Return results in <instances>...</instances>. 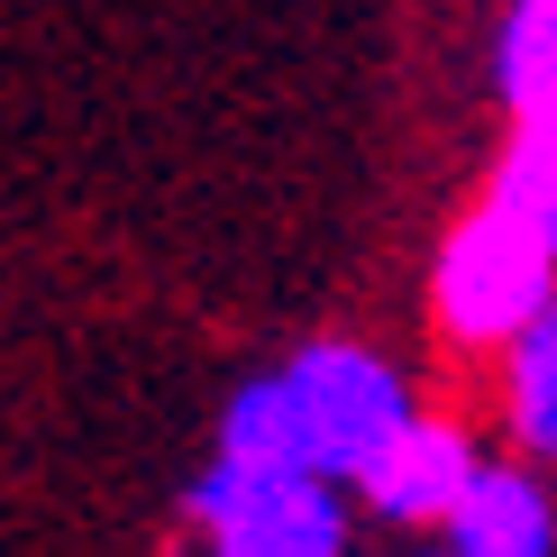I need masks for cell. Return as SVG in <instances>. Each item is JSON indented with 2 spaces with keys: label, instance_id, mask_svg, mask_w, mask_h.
<instances>
[{
  "label": "cell",
  "instance_id": "cell-3",
  "mask_svg": "<svg viewBox=\"0 0 557 557\" xmlns=\"http://www.w3.org/2000/svg\"><path fill=\"white\" fill-rule=\"evenodd\" d=\"M193 521L211 557H347V503L320 475H247L220 457L193 484Z\"/></svg>",
  "mask_w": 557,
  "mask_h": 557
},
{
  "label": "cell",
  "instance_id": "cell-4",
  "mask_svg": "<svg viewBox=\"0 0 557 557\" xmlns=\"http://www.w3.org/2000/svg\"><path fill=\"white\" fill-rule=\"evenodd\" d=\"M475 475H484V457H475V438L457 430V421H411L403 438H393V448L375 457V467H366V484L357 494L375 503L384 521H403V530H448L457 521V503L475 494Z\"/></svg>",
  "mask_w": 557,
  "mask_h": 557
},
{
  "label": "cell",
  "instance_id": "cell-6",
  "mask_svg": "<svg viewBox=\"0 0 557 557\" xmlns=\"http://www.w3.org/2000/svg\"><path fill=\"white\" fill-rule=\"evenodd\" d=\"M220 457L247 467V475H311V438H301V411H293V384L284 375H257V384L228 393Z\"/></svg>",
  "mask_w": 557,
  "mask_h": 557
},
{
  "label": "cell",
  "instance_id": "cell-9",
  "mask_svg": "<svg viewBox=\"0 0 557 557\" xmlns=\"http://www.w3.org/2000/svg\"><path fill=\"white\" fill-rule=\"evenodd\" d=\"M430 557H448V548H430Z\"/></svg>",
  "mask_w": 557,
  "mask_h": 557
},
{
  "label": "cell",
  "instance_id": "cell-2",
  "mask_svg": "<svg viewBox=\"0 0 557 557\" xmlns=\"http://www.w3.org/2000/svg\"><path fill=\"white\" fill-rule=\"evenodd\" d=\"M293 384V411H301V438H311V475L320 484H366V467L421 421L403 366L375 357V347H347V338H320L284 366Z\"/></svg>",
  "mask_w": 557,
  "mask_h": 557
},
{
  "label": "cell",
  "instance_id": "cell-7",
  "mask_svg": "<svg viewBox=\"0 0 557 557\" xmlns=\"http://www.w3.org/2000/svg\"><path fill=\"white\" fill-rule=\"evenodd\" d=\"M503 421H512V438L530 457L557 467V301L503 347Z\"/></svg>",
  "mask_w": 557,
  "mask_h": 557
},
{
  "label": "cell",
  "instance_id": "cell-5",
  "mask_svg": "<svg viewBox=\"0 0 557 557\" xmlns=\"http://www.w3.org/2000/svg\"><path fill=\"white\" fill-rule=\"evenodd\" d=\"M448 557H557V503L530 467H484L448 521Z\"/></svg>",
  "mask_w": 557,
  "mask_h": 557
},
{
  "label": "cell",
  "instance_id": "cell-8",
  "mask_svg": "<svg viewBox=\"0 0 557 557\" xmlns=\"http://www.w3.org/2000/svg\"><path fill=\"white\" fill-rule=\"evenodd\" d=\"M484 201L494 211H512L530 238L557 257V120H512L494 156V183H484Z\"/></svg>",
  "mask_w": 557,
  "mask_h": 557
},
{
  "label": "cell",
  "instance_id": "cell-1",
  "mask_svg": "<svg viewBox=\"0 0 557 557\" xmlns=\"http://www.w3.org/2000/svg\"><path fill=\"white\" fill-rule=\"evenodd\" d=\"M548 301H557V257L530 238L512 211L475 201V211L438 238V257H430V311H438V330H448L457 347H494V357H503Z\"/></svg>",
  "mask_w": 557,
  "mask_h": 557
}]
</instances>
